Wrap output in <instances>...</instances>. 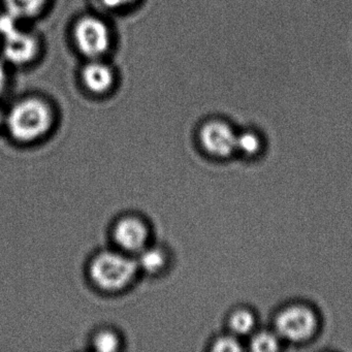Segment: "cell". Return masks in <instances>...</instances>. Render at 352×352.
I'll return each instance as SVG.
<instances>
[{
	"label": "cell",
	"mask_w": 352,
	"mask_h": 352,
	"mask_svg": "<svg viewBox=\"0 0 352 352\" xmlns=\"http://www.w3.org/2000/svg\"><path fill=\"white\" fill-rule=\"evenodd\" d=\"M53 122L50 107L38 98L18 102L7 118L10 133L18 141L32 142L43 137Z\"/></svg>",
	"instance_id": "cell-1"
},
{
	"label": "cell",
	"mask_w": 352,
	"mask_h": 352,
	"mask_svg": "<svg viewBox=\"0 0 352 352\" xmlns=\"http://www.w3.org/2000/svg\"><path fill=\"white\" fill-rule=\"evenodd\" d=\"M137 261L121 253L104 252L92 261L90 274L100 287L117 290L124 287L137 273Z\"/></svg>",
	"instance_id": "cell-2"
},
{
	"label": "cell",
	"mask_w": 352,
	"mask_h": 352,
	"mask_svg": "<svg viewBox=\"0 0 352 352\" xmlns=\"http://www.w3.org/2000/svg\"><path fill=\"white\" fill-rule=\"evenodd\" d=\"M318 319L309 307L292 305L279 313L276 319L278 336L290 342H304L317 331Z\"/></svg>",
	"instance_id": "cell-3"
},
{
	"label": "cell",
	"mask_w": 352,
	"mask_h": 352,
	"mask_svg": "<svg viewBox=\"0 0 352 352\" xmlns=\"http://www.w3.org/2000/svg\"><path fill=\"white\" fill-rule=\"evenodd\" d=\"M74 36L80 52L91 59H98L106 54L112 42L108 26L96 17L80 19L74 30Z\"/></svg>",
	"instance_id": "cell-4"
},
{
	"label": "cell",
	"mask_w": 352,
	"mask_h": 352,
	"mask_svg": "<svg viewBox=\"0 0 352 352\" xmlns=\"http://www.w3.org/2000/svg\"><path fill=\"white\" fill-rule=\"evenodd\" d=\"M204 149L216 157H228L236 151V135L223 121H210L199 133Z\"/></svg>",
	"instance_id": "cell-5"
},
{
	"label": "cell",
	"mask_w": 352,
	"mask_h": 352,
	"mask_svg": "<svg viewBox=\"0 0 352 352\" xmlns=\"http://www.w3.org/2000/svg\"><path fill=\"white\" fill-rule=\"evenodd\" d=\"M3 52L6 57L15 65H26L36 58L38 52V40L32 34L15 32L5 36Z\"/></svg>",
	"instance_id": "cell-6"
},
{
	"label": "cell",
	"mask_w": 352,
	"mask_h": 352,
	"mask_svg": "<svg viewBox=\"0 0 352 352\" xmlns=\"http://www.w3.org/2000/svg\"><path fill=\"white\" fill-rule=\"evenodd\" d=\"M147 228L135 218H125L117 223L114 236L119 246L129 252H140L145 248Z\"/></svg>",
	"instance_id": "cell-7"
},
{
	"label": "cell",
	"mask_w": 352,
	"mask_h": 352,
	"mask_svg": "<svg viewBox=\"0 0 352 352\" xmlns=\"http://www.w3.org/2000/svg\"><path fill=\"white\" fill-rule=\"evenodd\" d=\"M84 84L94 94L109 91L114 83V74L106 63L94 59L82 72Z\"/></svg>",
	"instance_id": "cell-8"
},
{
	"label": "cell",
	"mask_w": 352,
	"mask_h": 352,
	"mask_svg": "<svg viewBox=\"0 0 352 352\" xmlns=\"http://www.w3.org/2000/svg\"><path fill=\"white\" fill-rule=\"evenodd\" d=\"M8 13L19 19H30L40 15L47 0H3Z\"/></svg>",
	"instance_id": "cell-9"
},
{
	"label": "cell",
	"mask_w": 352,
	"mask_h": 352,
	"mask_svg": "<svg viewBox=\"0 0 352 352\" xmlns=\"http://www.w3.org/2000/svg\"><path fill=\"white\" fill-rule=\"evenodd\" d=\"M166 263L164 254L158 249H145L140 251L137 259L138 267H141L148 273L160 271Z\"/></svg>",
	"instance_id": "cell-10"
},
{
	"label": "cell",
	"mask_w": 352,
	"mask_h": 352,
	"mask_svg": "<svg viewBox=\"0 0 352 352\" xmlns=\"http://www.w3.org/2000/svg\"><path fill=\"white\" fill-rule=\"evenodd\" d=\"M254 325V316L248 310L236 311L230 318V329L236 335H247L252 331Z\"/></svg>",
	"instance_id": "cell-11"
},
{
	"label": "cell",
	"mask_w": 352,
	"mask_h": 352,
	"mask_svg": "<svg viewBox=\"0 0 352 352\" xmlns=\"http://www.w3.org/2000/svg\"><path fill=\"white\" fill-rule=\"evenodd\" d=\"M261 147V139L255 133L246 131L241 135H236V150L244 155H255L258 153Z\"/></svg>",
	"instance_id": "cell-12"
},
{
	"label": "cell",
	"mask_w": 352,
	"mask_h": 352,
	"mask_svg": "<svg viewBox=\"0 0 352 352\" xmlns=\"http://www.w3.org/2000/svg\"><path fill=\"white\" fill-rule=\"evenodd\" d=\"M251 350L255 352H273L279 349V339L274 333L263 331L251 340Z\"/></svg>",
	"instance_id": "cell-13"
},
{
	"label": "cell",
	"mask_w": 352,
	"mask_h": 352,
	"mask_svg": "<svg viewBox=\"0 0 352 352\" xmlns=\"http://www.w3.org/2000/svg\"><path fill=\"white\" fill-rule=\"evenodd\" d=\"M94 346L98 351H115L118 349L119 340L115 333H111V331H102V333H98V337L96 338Z\"/></svg>",
	"instance_id": "cell-14"
},
{
	"label": "cell",
	"mask_w": 352,
	"mask_h": 352,
	"mask_svg": "<svg viewBox=\"0 0 352 352\" xmlns=\"http://www.w3.org/2000/svg\"><path fill=\"white\" fill-rule=\"evenodd\" d=\"M213 350L218 352H239L242 351L243 348L240 342L234 338L222 337L214 343Z\"/></svg>",
	"instance_id": "cell-15"
},
{
	"label": "cell",
	"mask_w": 352,
	"mask_h": 352,
	"mask_svg": "<svg viewBox=\"0 0 352 352\" xmlns=\"http://www.w3.org/2000/svg\"><path fill=\"white\" fill-rule=\"evenodd\" d=\"M135 0H102V5L111 10L123 9L133 5Z\"/></svg>",
	"instance_id": "cell-16"
},
{
	"label": "cell",
	"mask_w": 352,
	"mask_h": 352,
	"mask_svg": "<svg viewBox=\"0 0 352 352\" xmlns=\"http://www.w3.org/2000/svg\"><path fill=\"white\" fill-rule=\"evenodd\" d=\"M6 80H7V75H6L5 67L0 63V92L3 91L5 87Z\"/></svg>",
	"instance_id": "cell-17"
},
{
	"label": "cell",
	"mask_w": 352,
	"mask_h": 352,
	"mask_svg": "<svg viewBox=\"0 0 352 352\" xmlns=\"http://www.w3.org/2000/svg\"><path fill=\"white\" fill-rule=\"evenodd\" d=\"M3 122H5V116H3V112L0 111V127L3 124Z\"/></svg>",
	"instance_id": "cell-18"
}]
</instances>
